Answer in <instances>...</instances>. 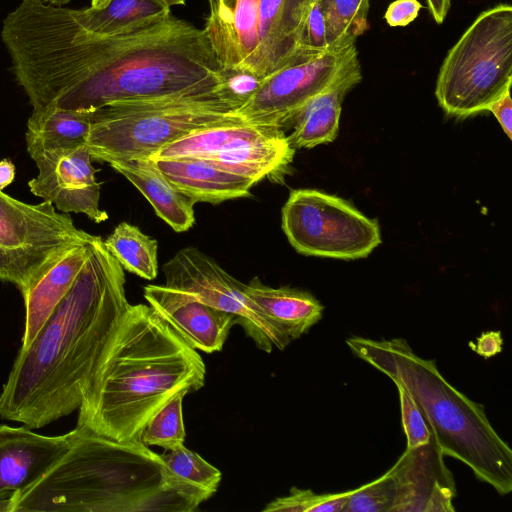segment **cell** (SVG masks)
I'll return each mask as SVG.
<instances>
[{"mask_svg":"<svg viewBox=\"0 0 512 512\" xmlns=\"http://www.w3.org/2000/svg\"><path fill=\"white\" fill-rule=\"evenodd\" d=\"M421 8L418 0H395L388 6L385 19L392 27L406 26L417 18Z\"/></svg>","mask_w":512,"mask_h":512,"instance_id":"obj_33","label":"cell"},{"mask_svg":"<svg viewBox=\"0 0 512 512\" xmlns=\"http://www.w3.org/2000/svg\"><path fill=\"white\" fill-rule=\"evenodd\" d=\"M269 127L236 120L201 128L164 145L149 158L194 157L207 159L229 149L241 139L265 132Z\"/></svg>","mask_w":512,"mask_h":512,"instance_id":"obj_24","label":"cell"},{"mask_svg":"<svg viewBox=\"0 0 512 512\" xmlns=\"http://www.w3.org/2000/svg\"><path fill=\"white\" fill-rule=\"evenodd\" d=\"M202 357L149 305H130L78 408L77 427L128 441L170 400L202 388Z\"/></svg>","mask_w":512,"mask_h":512,"instance_id":"obj_3","label":"cell"},{"mask_svg":"<svg viewBox=\"0 0 512 512\" xmlns=\"http://www.w3.org/2000/svg\"><path fill=\"white\" fill-rule=\"evenodd\" d=\"M169 470L181 480L207 492L211 496L216 492L222 474L203 459L198 453L183 444L160 454Z\"/></svg>","mask_w":512,"mask_h":512,"instance_id":"obj_28","label":"cell"},{"mask_svg":"<svg viewBox=\"0 0 512 512\" xmlns=\"http://www.w3.org/2000/svg\"><path fill=\"white\" fill-rule=\"evenodd\" d=\"M1 37L33 109L94 111L230 78L205 31L171 10L114 35L94 36L69 8L22 1L4 19Z\"/></svg>","mask_w":512,"mask_h":512,"instance_id":"obj_1","label":"cell"},{"mask_svg":"<svg viewBox=\"0 0 512 512\" xmlns=\"http://www.w3.org/2000/svg\"><path fill=\"white\" fill-rule=\"evenodd\" d=\"M396 387L407 445L388 470L396 490L392 512H454L456 484L434 430L408 393Z\"/></svg>","mask_w":512,"mask_h":512,"instance_id":"obj_11","label":"cell"},{"mask_svg":"<svg viewBox=\"0 0 512 512\" xmlns=\"http://www.w3.org/2000/svg\"><path fill=\"white\" fill-rule=\"evenodd\" d=\"M130 305L124 269L96 236L67 294L20 348L0 394V418L38 429L78 410Z\"/></svg>","mask_w":512,"mask_h":512,"instance_id":"obj_2","label":"cell"},{"mask_svg":"<svg viewBox=\"0 0 512 512\" xmlns=\"http://www.w3.org/2000/svg\"><path fill=\"white\" fill-rule=\"evenodd\" d=\"M471 349L484 358H490L500 353L503 346V338L500 331H487L482 333L476 343H469Z\"/></svg>","mask_w":512,"mask_h":512,"instance_id":"obj_35","label":"cell"},{"mask_svg":"<svg viewBox=\"0 0 512 512\" xmlns=\"http://www.w3.org/2000/svg\"><path fill=\"white\" fill-rule=\"evenodd\" d=\"M111 0H91V7L104 8Z\"/></svg>","mask_w":512,"mask_h":512,"instance_id":"obj_41","label":"cell"},{"mask_svg":"<svg viewBox=\"0 0 512 512\" xmlns=\"http://www.w3.org/2000/svg\"><path fill=\"white\" fill-rule=\"evenodd\" d=\"M346 344L408 393L434 430L444 455L466 464L500 495L511 492V448L492 427L483 405L454 388L434 360L418 356L403 338L354 336Z\"/></svg>","mask_w":512,"mask_h":512,"instance_id":"obj_5","label":"cell"},{"mask_svg":"<svg viewBox=\"0 0 512 512\" xmlns=\"http://www.w3.org/2000/svg\"><path fill=\"white\" fill-rule=\"evenodd\" d=\"M109 165L132 183L156 215L174 231L189 230L195 222V202L181 193L149 158L113 161Z\"/></svg>","mask_w":512,"mask_h":512,"instance_id":"obj_21","label":"cell"},{"mask_svg":"<svg viewBox=\"0 0 512 512\" xmlns=\"http://www.w3.org/2000/svg\"><path fill=\"white\" fill-rule=\"evenodd\" d=\"M183 397L180 395L170 400L148 421L140 434V440L146 446L156 445L172 450L184 443Z\"/></svg>","mask_w":512,"mask_h":512,"instance_id":"obj_29","label":"cell"},{"mask_svg":"<svg viewBox=\"0 0 512 512\" xmlns=\"http://www.w3.org/2000/svg\"><path fill=\"white\" fill-rule=\"evenodd\" d=\"M168 11L158 0H111L100 9H71L79 27L94 36L114 35Z\"/></svg>","mask_w":512,"mask_h":512,"instance_id":"obj_25","label":"cell"},{"mask_svg":"<svg viewBox=\"0 0 512 512\" xmlns=\"http://www.w3.org/2000/svg\"><path fill=\"white\" fill-rule=\"evenodd\" d=\"M167 287L183 291L218 310L234 315L246 335L262 351L285 349L292 341L244 291V283L196 247L179 250L163 265Z\"/></svg>","mask_w":512,"mask_h":512,"instance_id":"obj_12","label":"cell"},{"mask_svg":"<svg viewBox=\"0 0 512 512\" xmlns=\"http://www.w3.org/2000/svg\"><path fill=\"white\" fill-rule=\"evenodd\" d=\"M316 0H208L205 31L223 70L256 82L314 57L300 47Z\"/></svg>","mask_w":512,"mask_h":512,"instance_id":"obj_7","label":"cell"},{"mask_svg":"<svg viewBox=\"0 0 512 512\" xmlns=\"http://www.w3.org/2000/svg\"><path fill=\"white\" fill-rule=\"evenodd\" d=\"M24 2H39L44 4H49L53 6H63L70 2V0H22Z\"/></svg>","mask_w":512,"mask_h":512,"instance_id":"obj_39","label":"cell"},{"mask_svg":"<svg viewBox=\"0 0 512 512\" xmlns=\"http://www.w3.org/2000/svg\"><path fill=\"white\" fill-rule=\"evenodd\" d=\"M143 295L148 305L192 348L208 354L222 350L237 323L234 315L166 285H146Z\"/></svg>","mask_w":512,"mask_h":512,"instance_id":"obj_16","label":"cell"},{"mask_svg":"<svg viewBox=\"0 0 512 512\" xmlns=\"http://www.w3.org/2000/svg\"><path fill=\"white\" fill-rule=\"evenodd\" d=\"M91 237L50 202L27 204L0 190V281L20 292L56 253Z\"/></svg>","mask_w":512,"mask_h":512,"instance_id":"obj_10","label":"cell"},{"mask_svg":"<svg viewBox=\"0 0 512 512\" xmlns=\"http://www.w3.org/2000/svg\"><path fill=\"white\" fill-rule=\"evenodd\" d=\"M358 59L352 45L284 67L259 81L235 113L248 124L283 128Z\"/></svg>","mask_w":512,"mask_h":512,"instance_id":"obj_13","label":"cell"},{"mask_svg":"<svg viewBox=\"0 0 512 512\" xmlns=\"http://www.w3.org/2000/svg\"><path fill=\"white\" fill-rule=\"evenodd\" d=\"M282 229L291 246L306 256L365 258L382 242L376 220L340 197L308 188L290 192Z\"/></svg>","mask_w":512,"mask_h":512,"instance_id":"obj_9","label":"cell"},{"mask_svg":"<svg viewBox=\"0 0 512 512\" xmlns=\"http://www.w3.org/2000/svg\"><path fill=\"white\" fill-rule=\"evenodd\" d=\"M96 236L65 247L51 257L21 292L25 303V328L21 348H26L57 304L67 294L85 261Z\"/></svg>","mask_w":512,"mask_h":512,"instance_id":"obj_17","label":"cell"},{"mask_svg":"<svg viewBox=\"0 0 512 512\" xmlns=\"http://www.w3.org/2000/svg\"><path fill=\"white\" fill-rule=\"evenodd\" d=\"M160 3H162L165 7L171 8L172 6L177 5H184L185 0H158Z\"/></svg>","mask_w":512,"mask_h":512,"instance_id":"obj_40","label":"cell"},{"mask_svg":"<svg viewBox=\"0 0 512 512\" xmlns=\"http://www.w3.org/2000/svg\"><path fill=\"white\" fill-rule=\"evenodd\" d=\"M210 497L140 438L117 441L82 429L39 482L14 496V512H191Z\"/></svg>","mask_w":512,"mask_h":512,"instance_id":"obj_4","label":"cell"},{"mask_svg":"<svg viewBox=\"0 0 512 512\" xmlns=\"http://www.w3.org/2000/svg\"><path fill=\"white\" fill-rule=\"evenodd\" d=\"M104 245L122 268L146 280L158 275V242L127 222L119 223Z\"/></svg>","mask_w":512,"mask_h":512,"instance_id":"obj_26","label":"cell"},{"mask_svg":"<svg viewBox=\"0 0 512 512\" xmlns=\"http://www.w3.org/2000/svg\"><path fill=\"white\" fill-rule=\"evenodd\" d=\"M487 110L493 113L504 133L512 139V100L510 90L492 102Z\"/></svg>","mask_w":512,"mask_h":512,"instance_id":"obj_34","label":"cell"},{"mask_svg":"<svg viewBox=\"0 0 512 512\" xmlns=\"http://www.w3.org/2000/svg\"><path fill=\"white\" fill-rule=\"evenodd\" d=\"M349 490L340 493L317 494L310 489L292 487L287 496L269 502L263 512H339L343 511Z\"/></svg>","mask_w":512,"mask_h":512,"instance_id":"obj_30","label":"cell"},{"mask_svg":"<svg viewBox=\"0 0 512 512\" xmlns=\"http://www.w3.org/2000/svg\"><path fill=\"white\" fill-rule=\"evenodd\" d=\"M362 79L359 59L330 86L311 98L295 114L289 136L294 148H313L336 139L342 103L346 94Z\"/></svg>","mask_w":512,"mask_h":512,"instance_id":"obj_20","label":"cell"},{"mask_svg":"<svg viewBox=\"0 0 512 512\" xmlns=\"http://www.w3.org/2000/svg\"><path fill=\"white\" fill-rule=\"evenodd\" d=\"M14 497L0 500V512H14Z\"/></svg>","mask_w":512,"mask_h":512,"instance_id":"obj_38","label":"cell"},{"mask_svg":"<svg viewBox=\"0 0 512 512\" xmlns=\"http://www.w3.org/2000/svg\"><path fill=\"white\" fill-rule=\"evenodd\" d=\"M244 291L291 341L300 338L322 319L324 306L308 291L288 286L273 288L258 277L244 284Z\"/></svg>","mask_w":512,"mask_h":512,"instance_id":"obj_22","label":"cell"},{"mask_svg":"<svg viewBox=\"0 0 512 512\" xmlns=\"http://www.w3.org/2000/svg\"><path fill=\"white\" fill-rule=\"evenodd\" d=\"M370 0H317L324 16L330 49L352 45L369 27Z\"/></svg>","mask_w":512,"mask_h":512,"instance_id":"obj_27","label":"cell"},{"mask_svg":"<svg viewBox=\"0 0 512 512\" xmlns=\"http://www.w3.org/2000/svg\"><path fill=\"white\" fill-rule=\"evenodd\" d=\"M294 154L295 148L282 128L269 127L265 132L241 139L206 160L255 183L264 178L279 182L289 170Z\"/></svg>","mask_w":512,"mask_h":512,"instance_id":"obj_19","label":"cell"},{"mask_svg":"<svg viewBox=\"0 0 512 512\" xmlns=\"http://www.w3.org/2000/svg\"><path fill=\"white\" fill-rule=\"evenodd\" d=\"M426 2L436 23H443L450 8V0H426Z\"/></svg>","mask_w":512,"mask_h":512,"instance_id":"obj_36","label":"cell"},{"mask_svg":"<svg viewBox=\"0 0 512 512\" xmlns=\"http://www.w3.org/2000/svg\"><path fill=\"white\" fill-rule=\"evenodd\" d=\"M15 178V166L7 159L0 161V190H3L13 182Z\"/></svg>","mask_w":512,"mask_h":512,"instance_id":"obj_37","label":"cell"},{"mask_svg":"<svg viewBox=\"0 0 512 512\" xmlns=\"http://www.w3.org/2000/svg\"><path fill=\"white\" fill-rule=\"evenodd\" d=\"M512 82V7L485 10L447 53L435 96L450 116L467 118L509 91Z\"/></svg>","mask_w":512,"mask_h":512,"instance_id":"obj_8","label":"cell"},{"mask_svg":"<svg viewBox=\"0 0 512 512\" xmlns=\"http://www.w3.org/2000/svg\"><path fill=\"white\" fill-rule=\"evenodd\" d=\"M229 80L211 88L115 102L91 111L86 142L91 159L109 164L149 158L192 131L241 120L235 111L244 101Z\"/></svg>","mask_w":512,"mask_h":512,"instance_id":"obj_6","label":"cell"},{"mask_svg":"<svg viewBox=\"0 0 512 512\" xmlns=\"http://www.w3.org/2000/svg\"><path fill=\"white\" fill-rule=\"evenodd\" d=\"M395 483L387 471L379 478L356 489L349 490L343 511L392 512L395 504Z\"/></svg>","mask_w":512,"mask_h":512,"instance_id":"obj_31","label":"cell"},{"mask_svg":"<svg viewBox=\"0 0 512 512\" xmlns=\"http://www.w3.org/2000/svg\"><path fill=\"white\" fill-rule=\"evenodd\" d=\"M82 429L44 436L21 426L0 425V500L18 496L39 482L69 451Z\"/></svg>","mask_w":512,"mask_h":512,"instance_id":"obj_15","label":"cell"},{"mask_svg":"<svg viewBox=\"0 0 512 512\" xmlns=\"http://www.w3.org/2000/svg\"><path fill=\"white\" fill-rule=\"evenodd\" d=\"M300 47L309 57H316L332 50L329 48L325 20L317 0L305 20L300 38Z\"/></svg>","mask_w":512,"mask_h":512,"instance_id":"obj_32","label":"cell"},{"mask_svg":"<svg viewBox=\"0 0 512 512\" xmlns=\"http://www.w3.org/2000/svg\"><path fill=\"white\" fill-rule=\"evenodd\" d=\"M38 175L28 183L30 191L63 213H82L95 223L108 219L100 209V184L87 146L40 154L33 158Z\"/></svg>","mask_w":512,"mask_h":512,"instance_id":"obj_14","label":"cell"},{"mask_svg":"<svg viewBox=\"0 0 512 512\" xmlns=\"http://www.w3.org/2000/svg\"><path fill=\"white\" fill-rule=\"evenodd\" d=\"M151 160L181 193L195 203L219 204L247 197L250 195V189L256 184L248 177L224 170L202 158Z\"/></svg>","mask_w":512,"mask_h":512,"instance_id":"obj_18","label":"cell"},{"mask_svg":"<svg viewBox=\"0 0 512 512\" xmlns=\"http://www.w3.org/2000/svg\"><path fill=\"white\" fill-rule=\"evenodd\" d=\"M91 111L56 107L33 109L27 122L26 145L30 157L86 146Z\"/></svg>","mask_w":512,"mask_h":512,"instance_id":"obj_23","label":"cell"}]
</instances>
